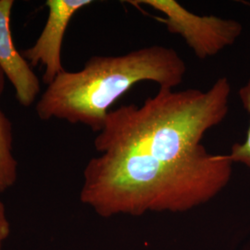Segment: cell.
I'll return each mask as SVG.
<instances>
[{
	"label": "cell",
	"mask_w": 250,
	"mask_h": 250,
	"mask_svg": "<svg viewBox=\"0 0 250 250\" xmlns=\"http://www.w3.org/2000/svg\"><path fill=\"white\" fill-rule=\"evenodd\" d=\"M128 3L143 4L161 12L164 18L161 21L168 32L181 36L199 60L214 57L233 45L243 31L241 23L235 20L200 16L175 0H138Z\"/></svg>",
	"instance_id": "obj_3"
},
{
	"label": "cell",
	"mask_w": 250,
	"mask_h": 250,
	"mask_svg": "<svg viewBox=\"0 0 250 250\" xmlns=\"http://www.w3.org/2000/svg\"><path fill=\"white\" fill-rule=\"evenodd\" d=\"M246 5H248L249 7H250V2H244Z\"/></svg>",
	"instance_id": "obj_9"
},
{
	"label": "cell",
	"mask_w": 250,
	"mask_h": 250,
	"mask_svg": "<svg viewBox=\"0 0 250 250\" xmlns=\"http://www.w3.org/2000/svg\"><path fill=\"white\" fill-rule=\"evenodd\" d=\"M6 74L0 67V97L5 89ZM8 116L0 109V193L13 187L18 176V163L13 156V131Z\"/></svg>",
	"instance_id": "obj_6"
},
{
	"label": "cell",
	"mask_w": 250,
	"mask_h": 250,
	"mask_svg": "<svg viewBox=\"0 0 250 250\" xmlns=\"http://www.w3.org/2000/svg\"><path fill=\"white\" fill-rule=\"evenodd\" d=\"M244 108L249 112L250 116V78L242 86L238 92ZM232 163H241L250 168V121L247 137L244 142L235 143L231 147V152L228 154Z\"/></svg>",
	"instance_id": "obj_7"
},
{
	"label": "cell",
	"mask_w": 250,
	"mask_h": 250,
	"mask_svg": "<svg viewBox=\"0 0 250 250\" xmlns=\"http://www.w3.org/2000/svg\"><path fill=\"white\" fill-rule=\"evenodd\" d=\"M9 233L10 224L7 216L5 205L0 198V250H2L4 243L9 238Z\"/></svg>",
	"instance_id": "obj_8"
},
{
	"label": "cell",
	"mask_w": 250,
	"mask_h": 250,
	"mask_svg": "<svg viewBox=\"0 0 250 250\" xmlns=\"http://www.w3.org/2000/svg\"><path fill=\"white\" fill-rule=\"evenodd\" d=\"M187 64L173 48L150 45L119 56H93L78 72L64 71L47 85L36 104L38 117L85 125L99 133L109 108L135 84L152 82L174 89Z\"/></svg>",
	"instance_id": "obj_2"
},
{
	"label": "cell",
	"mask_w": 250,
	"mask_h": 250,
	"mask_svg": "<svg viewBox=\"0 0 250 250\" xmlns=\"http://www.w3.org/2000/svg\"><path fill=\"white\" fill-rule=\"evenodd\" d=\"M93 3L92 0H47L48 16L35 45L23 50L22 57L31 67H45L43 81L47 85L65 70L62 63V46L66 30L72 17Z\"/></svg>",
	"instance_id": "obj_4"
},
{
	"label": "cell",
	"mask_w": 250,
	"mask_h": 250,
	"mask_svg": "<svg viewBox=\"0 0 250 250\" xmlns=\"http://www.w3.org/2000/svg\"><path fill=\"white\" fill-rule=\"evenodd\" d=\"M13 5V0H0V67L13 85L20 104L28 107L40 93V82L13 43L9 26Z\"/></svg>",
	"instance_id": "obj_5"
},
{
	"label": "cell",
	"mask_w": 250,
	"mask_h": 250,
	"mask_svg": "<svg viewBox=\"0 0 250 250\" xmlns=\"http://www.w3.org/2000/svg\"><path fill=\"white\" fill-rule=\"evenodd\" d=\"M232 86L220 77L206 91L159 89L141 106L107 113L83 171L81 201L101 217L184 212L216 197L232 176L228 155L202 139L229 111Z\"/></svg>",
	"instance_id": "obj_1"
}]
</instances>
